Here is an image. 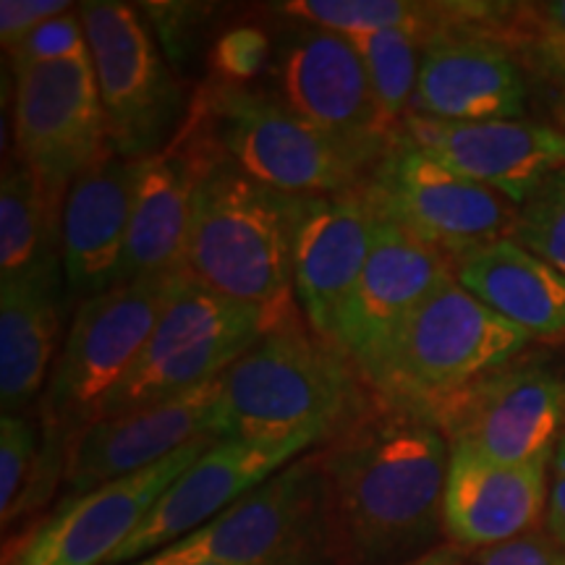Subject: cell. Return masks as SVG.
<instances>
[{
    "instance_id": "cell-13",
    "label": "cell",
    "mask_w": 565,
    "mask_h": 565,
    "mask_svg": "<svg viewBox=\"0 0 565 565\" xmlns=\"http://www.w3.org/2000/svg\"><path fill=\"white\" fill-rule=\"evenodd\" d=\"M273 76L291 108L343 145L383 158L393 131L380 116L356 45L341 32L299 24L275 51Z\"/></svg>"
},
{
    "instance_id": "cell-1",
    "label": "cell",
    "mask_w": 565,
    "mask_h": 565,
    "mask_svg": "<svg viewBox=\"0 0 565 565\" xmlns=\"http://www.w3.org/2000/svg\"><path fill=\"white\" fill-rule=\"evenodd\" d=\"M317 454L338 565H401L443 545L450 443L435 422L380 398Z\"/></svg>"
},
{
    "instance_id": "cell-27",
    "label": "cell",
    "mask_w": 565,
    "mask_h": 565,
    "mask_svg": "<svg viewBox=\"0 0 565 565\" xmlns=\"http://www.w3.org/2000/svg\"><path fill=\"white\" fill-rule=\"evenodd\" d=\"M61 252V212L17 154H6L0 175V280L32 270Z\"/></svg>"
},
{
    "instance_id": "cell-30",
    "label": "cell",
    "mask_w": 565,
    "mask_h": 565,
    "mask_svg": "<svg viewBox=\"0 0 565 565\" xmlns=\"http://www.w3.org/2000/svg\"><path fill=\"white\" fill-rule=\"evenodd\" d=\"M210 82L228 87H254V82L275 63V47L265 26L238 21L225 26L212 42L210 53Z\"/></svg>"
},
{
    "instance_id": "cell-7",
    "label": "cell",
    "mask_w": 565,
    "mask_h": 565,
    "mask_svg": "<svg viewBox=\"0 0 565 565\" xmlns=\"http://www.w3.org/2000/svg\"><path fill=\"white\" fill-rule=\"evenodd\" d=\"M79 17L113 152L147 160L171 141L192 95L166 58L139 6L95 0Z\"/></svg>"
},
{
    "instance_id": "cell-20",
    "label": "cell",
    "mask_w": 565,
    "mask_h": 565,
    "mask_svg": "<svg viewBox=\"0 0 565 565\" xmlns=\"http://www.w3.org/2000/svg\"><path fill=\"white\" fill-rule=\"evenodd\" d=\"M529 108L524 68L494 32H456L424 47L408 116L435 121H515Z\"/></svg>"
},
{
    "instance_id": "cell-35",
    "label": "cell",
    "mask_w": 565,
    "mask_h": 565,
    "mask_svg": "<svg viewBox=\"0 0 565 565\" xmlns=\"http://www.w3.org/2000/svg\"><path fill=\"white\" fill-rule=\"evenodd\" d=\"M547 534L565 547V437L557 443L550 463V498L545 513Z\"/></svg>"
},
{
    "instance_id": "cell-18",
    "label": "cell",
    "mask_w": 565,
    "mask_h": 565,
    "mask_svg": "<svg viewBox=\"0 0 565 565\" xmlns=\"http://www.w3.org/2000/svg\"><path fill=\"white\" fill-rule=\"evenodd\" d=\"M294 294L315 335L335 343L372 252L374 215L362 192L291 194Z\"/></svg>"
},
{
    "instance_id": "cell-39",
    "label": "cell",
    "mask_w": 565,
    "mask_h": 565,
    "mask_svg": "<svg viewBox=\"0 0 565 565\" xmlns=\"http://www.w3.org/2000/svg\"><path fill=\"white\" fill-rule=\"evenodd\" d=\"M131 565H221V563H207V561H168V557L160 555H150L145 561H137Z\"/></svg>"
},
{
    "instance_id": "cell-29",
    "label": "cell",
    "mask_w": 565,
    "mask_h": 565,
    "mask_svg": "<svg viewBox=\"0 0 565 565\" xmlns=\"http://www.w3.org/2000/svg\"><path fill=\"white\" fill-rule=\"evenodd\" d=\"M511 238L565 275V168L515 207Z\"/></svg>"
},
{
    "instance_id": "cell-38",
    "label": "cell",
    "mask_w": 565,
    "mask_h": 565,
    "mask_svg": "<svg viewBox=\"0 0 565 565\" xmlns=\"http://www.w3.org/2000/svg\"><path fill=\"white\" fill-rule=\"evenodd\" d=\"M540 53H542V58L550 63V68H553L555 74L565 82V40L542 38Z\"/></svg>"
},
{
    "instance_id": "cell-23",
    "label": "cell",
    "mask_w": 565,
    "mask_h": 565,
    "mask_svg": "<svg viewBox=\"0 0 565 565\" xmlns=\"http://www.w3.org/2000/svg\"><path fill=\"white\" fill-rule=\"evenodd\" d=\"M63 257L51 254L32 270L0 280V406L24 414L55 366L63 324Z\"/></svg>"
},
{
    "instance_id": "cell-26",
    "label": "cell",
    "mask_w": 565,
    "mask_h": 565,
    "mask_svg": "<svg viewBox=\"0 0 565 565\" xmlns=\"http://www.w3.org/2000/svg\"><path fill=\"white\" fill-rule=\"evenodd\" d=\"M68 443L45 433L26 414L0 419V521L3 529L38 511L51 500L55 482H63Z\"/></svg>"
},
{
    "instance_id": "cell-16",
    "label": "cell",
    "mask_w": 565,
    "mask_h": 565,
    "mask_svg": "<svg viewBox=\"0 0 565 565\" xmlns=\"http://www.w3.org/2000/svg\"><path fill=\"white\" fill-rule=\"evenodd\" d=\"M454 275L456 267L445 254L401 225L374 217L372 252L333 345L366 380L401 324Z\"/></svg>"
},
{
    "instance_id": "cell-8",
    "label": "cell",
    "mask_w": 565,
    "mask_h": 565,
    "mask_svg": "<svg viewBox=\"0 0 565 565\" xmlns=\"http://www.w3.org/2000/svg\"><path fill=\"white\" fill-rule=\"evenodd\" d=\"M154 555L221 565H338L317 448Z\"/></svg>"
},
{
    "instance_id": "cell-10",
    "label": "cell",
    "mask_w": 565,
    "mask_h": 565,
    "mask_svg": "<svg viewBox=\"0 0 565 565\" xmlns=\"http://www.w3.org/2000/svg\"><path fill=\"white\" fill-rule=\"evenodd\" d=\"M422 414L454 448L494 463H529L553 456L565 437V370L526 351Z\"/></svg>"
},
{
    "instance_id": "cell-34",
    "label": "cell",
    "mask_w": 565,
    "mask_h": 565,
    "mask_svg": "<svg viewBox=\"0 0 565 565\" xmlns=\"http://www.w3.org/2000/svg\"><path fill=\"white\" fill-rule=\"evenodd\" d=\"M479 565H565V547L553 536L526 534L479 555Z\"/></svg>"
},
{
    "instance_id": "cell-21",
    "label": "cell",
    "mask_w": 565,
    "mask_h": 565,
    "mask_svg": "<svg viewBox=\"0 0 565 565\" xmlns=\"http://www.w3.org/2000/svg\"><path fill=\"white\" fill-rule=\"evenodd\" d=\"M553 456L505 466L450 445L443 532L461 550H490L534 534L545 521Z\"/></svg>"
},
{
    "instance_id": "cell-5",
    "label": "cell",
    "mask_w": 565,
    "mask_h": 565,
    "mask_svg": "<svg viewBox=\"0 0 565 565\" xmlns=\"http://www.w3.org/2000/svg\"><path fill=\"white\" fill-rule=\"evenodd\" d=\"M196 89L225 158L280 194L359 192L380 160L317 129L275 92L210 79Z\"/></svg>"
},
{
    "instance_id": "cell-15",
    "label": "cell",
    "mask_w": 565,
    "mask_h": 565,
    "mask_svg": "<svg viewBox=\"0 0 565 565\" xmlns=\"http://www.w3.org/2000/svg\"><path fill=\"white\" fill-rule=\"evenodd\" d=\"M317 445L307 435L288 440H217L160 494L108 565H131L175 545Z\"/></svg>"
},
{
    "instance_id": "cell-32",
    "label": "cell",
    "mask_w": 565,
    "mask_h": 565,
    "mask_svg": "<svg viewBox=\"0 0 565 565\" xmlns=\"http://www.w3.org/2000/svg\"><path fill=\"white\" fill-rule=\"evenodd\" d=\"M145 19L158 30V40L171 66H181L186 61V47L200 30L202 19L210 13V6L200 3H141Z\"/></svg>"
},
{
    "instance_id": "cell-28",
    "label": "cell",
    "mask_w": 565,
    "mask_h": 565,
    "mask_svg": "<svg viewBox=\"0 0 565 565\" xmlns=\"http://www.w3.org/2000/svg\"><path fill=\"white\" fill-rule=\"evenodd\" d=\"M349 40L356 45L359 58L370 76L380 116L387 129L395 134L412 110L416 84H419L424 42L404 32L351 34Z\"/></svg>"
},
{
    "instance_id": "cell-12",
    "label": "cell",
    "mask_w": 565,
    "mask_h": 565,
    "mask_svg": "<svg viewBox=\"0 0 565 565\" xmlns=\"http://www.w3.org/2000/svg\"><path fill=\"white\" fill-rule=\"evenodd\" d=\"M215 443L217 437H200L152 469L63 498L55 511L13 547L6 565H108L160 494Z\"/></svg>"
},
{
    "instance_id": "cell-14",
    "label": "cell",
    "mask_w": 565,
    "mask_h": 565,
    "mask_svg": "<svg viewBox=\"0 0 565 565\" xmlns=\"http://www.w3.org/2000/svg\"><path fill=\"white\" fill-rule=\"evenodd\" d=\"M217 154L207 105L196 89L179 131L141 166L118 282L183 270L196 189Z\"/></svg>"
},
{
    "instance_id": "cell-17",
    "label": "cell",
    "mask_w": 565,
    "mask_h": 565,
    "mask_svg": "<svg viewBox=\"0 0 565 565\" xmlns=\"http://www.w3.org/2000/svg\"><path fill=\"white\" fill-rule=\"evenodd\" d=\"M217 395L221 377L166 404L84 424L68 443L66 498L152 469L200 437H217Z\"/></svg>"
},
{
    "instance_id": "cell-6",
    "label": "cell",
    "mask_w": 565,
    "mask_h": 565,
    "mask_svg": "<svg viewBox=\"0 0 565 565\" xmlns=\"http://www.w3.org/2000/svg\"><path fill=\"white\" fill-rule=\"evenodd\" d=\"M179 273L124 280L79 301L42 395L40 424L71 443L124 383L154 333Z\"/></svg>"
},
{
    "instance_id": "cell-4",
    "label": "cell",
    "mask_w": 565,
    "mask_h": 565,
    "mask_svg": "<svg viewBox=\"0 0 565 565\" xmlns=\"http://www.w3.org/2000/svg\"><path fill=\"white\" fill-rule=\"evenodd\" d=\"M532 343L454 275L401 324L366 383L380 398L422 414L519 359Z\"/></svg>"
},
{
    "instance_id": "cell-37",
    "label": "cell",
    "mask_w": 565,
    "mask_h": 565,
    "mask_svg": "<svg viewBox=\"0 0 565 565\" xmlns=\"http://www.w3.org/2000/svg\"><path fill=\"white\" fill-rule=\"evenodd\" d=\"M401 565H466V550L454 545V542H443V545L429 550L427 555Z\"/></svg>"
},
{
    "instance_id": "cell-33",
    "label": "cell",
    "mask_w": 565,
    "mask_h": 565,
    "mask_svg": "<svg viewBox=\"0 0 565 565\" xmlns=\"http://www.w3.org/2000/svg\"><path fill=\"white\" fill-rule=\"evenodd\" d=\"M76 9L68 0H3L0 3V42L9 53L26 34L61 13Z\"/></svg>"
},
{
    "instance_id": "cell-11",
    "label": "cell",
    "mask_w": 565,
    "mask_h": 565,
    "mask_svg": "<svg viewBox=\"0 0 565 565\" xmlns=\"http://www.w3.org/2000/svg\"><path fill=\"white\" fill-rule=\"evenodd\" d=\"M13 154L63 215L71 183L108 154V124L89 51L13 68Z\"/></svg>"
},
{
    "instance_id": "cell-2",
    "label": "cell",
    "mask_w": 565,
    "mask_h": 565,
    "mask_svg": "<svg viewBox=\"0 0 565 565\" xmlns=\"http://www.w3.org/2000/svg\"><path fill=\"white\" fill-rule=\"evenodd\" d=\"M380 395L335 345L303 320L267 330L221 374V440H333Z\"/></svg>"
},
{
    "instance_id": "cell-24",
    "label": "cell",
    "mask_w": 565,
    "mask_h": 565,
    "mask_svg": "<svg viewBox=\"0 0 565 565\" xmlns=\"http://www.w3.org/2000/svg\"><path fill=\"white\" fill-rule=\"evenodd\" d=\"M456 280L532 341L565 343V275L511 236L458 259Z\"/></svg>"
},
{
    "instance_id": "cell-25",
    "label": "cell",
    "mask_w": 565,
    "mask_h": 565,
    "mask_svg": "<svg viewBox=\"0 0 565 565\" xmlns=\"http://www.w3.org/2000/svg\"><path fill=\"white\" fill-rule=\"evenodd\" d=\"M508 6L492 3H422V0H294L278 6L282 17L322 30L351 34L404 32L424 47L456 32H492Z\"/></svg>"
},
{
    "instance_id": "cell-31",
    "label": "cell",
    "mask_w": 565,
    "mask_h": 565,
    "mask_svg": "<svg viewBox=\"0 0 565 565\" xmlns=\"http://www.w3.org/2000/svg\"><path fill=\"white\" fill-rule=\"evenodd\" d=\"M84 53H87V38H84L79 6H76V9H71L66 13H61V17L40 24L38 30L26 34L17 47L6 55L11 58V71H13V68L40 66V63L68 61Z\"/></svg>"
},
{
    "instance_id": "cell-22",
    "label": "cell",
    "mask_w": 565,
    "mask_h": 565,
    "mask_svg": "<svg viewBox=\"0 0 565 565\" xmlns=\"http://www.w3.org/2000/svg\"><path fill=\"white\" fill-rule=\"evenodd\" d=\"M141 166L145 160L110 150L71 183L61 215V257L68 294L79 301L118 282Z\"/></svg>"
},
{
    "instance_id": "cell-3",
    "label": "cell",
    "mask_w": 565,
    "mask_h": 565,
    "mask_svg": "<svg viewBox=\"0 0 565 565\" xmlns=\"http://www.w3.org/2000/svg\"><path fill=\"white\" fill-rule=\"evenodd\" d=\"M291 244V194L249 179L221 150L196 189L183 273L225 299L263 309L275 330L303 320Z\"/></svg>"
},
{
    "instance_id": "cell-36",
    "label": "cell",
    "mask_w": 565,
    "mask_h": 565,
    "mask_svg": "<svg viewBox=\"0 0 565 565\" xmlns=\"http://www.w3.org/2000/svg\"><path fill=\"white\" fill-rule=\"evenodd\" d=\"M526 13L536 21L542 38L565 40V0H550V3L529 6Z\"/></svg>"
},
{
    "instance_id": "cell-9",
    "label": "cell",
    "mask_w": 565,
    "mask_h": 565,
    "mask_svg": "<svg viewBox=\"0 0 565 565\" xmlns=\"http://www.w3.org/2000/svg\"><path fill=\"white\" fill-rule=\"evenodd\" d=\"M372 215L429 244L450 263L500 238L515 223V207L482 183L463 179L416 150L398 131L359 189Z\"/></svg>"
},
{
    "instance_id": "cell-19",
    "label": "cell",
    "mask_w": 565,
    "mask_h": 565,
    "mask_svg": "<svg viewBox=\"0 0 565 565\" xmlns=\"http://www.w3.org/2000/svg\"><path fill=\"white\" fill-rule=\"evenodd\" d=\"M416 150L492 189L521 207L550 175L565 168V131L540 121H435L406 116L398 129Z\"/></svg>"
}]
</instances>
